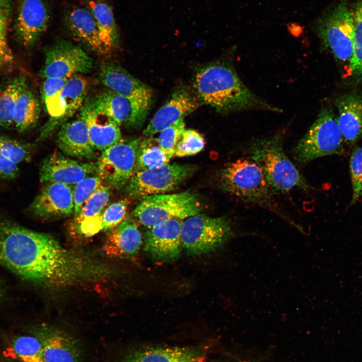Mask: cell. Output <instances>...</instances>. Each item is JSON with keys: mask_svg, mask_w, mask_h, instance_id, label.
<instances>
[{"mask_svg": "<svg viewBox=\"0 0 362 362\" xmlns=\"http://www.w3.org/2000/svg\"><path fill=\"white\" fill-rule=\"evenodd\" d=\"M0 265L25 281L56 289L100 282L114 271L90 253L66 248L1 214Z\"/></svg>", "mask_w": 362, "mask_h": 362, "instance_id": "6da1fadb", "label": "cell"}, {"mask_svg": "<svg viewBox=\"0 0 362 362\" xmlns=\"http://www.w3.org/2000/svg\"><path fill=\"white\" fill-rule=\"evenodd\" d=\"M194 87L200 101L221 113L254 109L282 112L252 92L226 62L216 61L198 69Z\"/></svg>", "mask_w": 362, "mask_h": 362, "instance_id": "7a4b0ae2", "label": "cell"}, {"mask_svg": "<svg viewBox=\"0 0 362 362\" xmlns=\"http://www.w3.org/2000/svg\"><path fill=\"white\" fill-rule=\"evenodd\" d=\"M283 141L282 133L254 141L248 148L249 158L261 168L274 193H289L296 188L309 190V185L285 153Z\"/></svg>", "mask_w": 362, "mask_h": 362, "instance_id": "3957f363", "label": "cell"}, {"mask_svg": "<svg viewBox=\"0 0 362 362\" xmlns=\"http://www.w3.org/2000/svg\"><path fill=\"white\" fill-rule=\"evenodd\" d=\"M221 188L242 200L274 209L273 192L260 166L251 159L241 158L220 171Z\"/></svg>", "mask_w": 362, "mask_h": 362, "instance_id": "277c9868", "label": "cell"}, {"mask_svg": "<svg viewBox=\"0 0 362 362\" xmlns=\"http://www.w3.org/2000/svg\"><path fill=\"white\" fill-rule=\"evenodd\" d=\"M344 142L332 110L323 108L292 149V154L299 163L305 164L319 157L343 154Z\"/></svg>", "mask_w": 362, "mask_h": 362, "instance_id": "5b68a950", "label": "cell"}, {"mask_svg": "<svg viewBox=\"0 0 362 362\" xmlns=\"http://www.w3.org/2000/svg\"><path fill=\"white\" fill-rule=\"evenodd\" d=\"M322 46L347 69L353 55L354 22L346 0L326 13L315 25Z\"/></svg>", "mask_w": 362, "mask_h": 362, "instance_id": "8992f818", "label": "cell"}, {"mask_svg": "<svg viewBox=\"0 0 362 362\" xmlns=\"http://www.w3.org/2000/svg\"><path fill=\"white\" fill-rule=\"evenodd\" d=\"M202 210L203 206L197 195L188 191L141 198L132 215L149 228L170 219H186L200 213Z\"/></svg>", "mask_w": 362, "mask_h": 362, "instance_id": "52a82bcc", "label": "cell"}, {"mask_svg": "<svg viewBox=\"0 0 362 362\" xmlns=\"http://www.w3.org/2000/svg\"><path fill=\"white\" fill-rule=\"evenodd\" d=\"M233 233L230 222L225 217H211L199 213L183 221L182 245L189 254L201 255L221 247Z\"/></svg>", "mask_w": 362, "mask_h": 362, "instance_id": "ba28073f", "label": "cell"}, {"mask_svg": "<svg viewBox=\"0 0 362 362\" xmlns=\"http://www.w3.org/2000/svg\"><path fill=\"white\" fill-rule=\"evenodd\" d=\"M196 169L192 164L174 163L138 171L125 187V193L132 199L163 194L178 188Z\"/></svg>", "mask_w": 362, "mask_h": 362, "instance_id": "9c48e42d", "label": "cell"}, {"mask_svg": "<svg viewBox=\"0 0 362 362\" xmlns=\"http://www.w3.org/2000/svg\"><path fill=\"white\" fill-rule=\"evenodd\" d=\"M88 88L87 80L80 74L69 77L62 90L44 103L49 118L36 140L46 139L81 108Z\"/></svg>", "mask_w": 362, "mask_h": 362, "instance_id": "30bf717a", "label": "cell"}, {"mask_svg": "<svg viewBox=\"0 0 362 362\" xmlns=\"http://www.w3.org/2000/svg\"><path fill=\"white\" fill-rule=\"evenodd\" d=\"M141 138H122L103 151L96 162L97 174L109 186L124 188L134 172L137 152Z\"/></svg>", "mask_w": 362, "mask_h": 362, "instance_id": "8fae6325", "label": "cell"}, {"mask_svg": "<svg viewBox=\"0 0 362 362\" xmlns=\"http://www.w3.org/2000/svg\"><path fill=\"white\" fill-rule=\"evenodd\" d=\"M40 76L66 77L87 73L93 67L91 57L79 46L65 40L57 41L45 52Z\"/></svg>", "mask_w": 362, "mask_h": 362, "instance_id": "7c38bea8", "label": "cell"}, {"mask_svg": "<svg viewBox=\"0 0 362 362\" xmlns=\"http://www.w3.org/2000/svg\"><path fill=\"white\" fill-rule=\"evenodd\" d=\"M30 333L41 342L44 362H81L82 350L80 344L66 331L42 324L32 327Z\"/></svg>", "mask_w": 362, "mask_h": 362, "instance_id": "4fadbf2b", "label": "cell"}, {"mask_svg": "<svg viewBox=\"0 0 362 362\" xmlns=\"http://www.w3.org/2000/svg\"><path fill=\"white\" fill-rule=\"evenodd\" d=\"M28 209L34 216L44 220L73 216V186L45 183Z\"/></svg>", "mask_w": 362, "mask_h": 362, "instance_id": "5bb4252c", "label": "cell"}, {"mask_svg": "<svg viewBox=\"0 0 362 362\" xmlns=\"http://www.w3.org/2000/svg\"><path fill=\"white\" fill-rule=\"evenodd\" d=\"M39 174L42 183L74 186L87 177L97 174V166L96 163L81 162L62 152H55L42 162Z\"/></svg>", "mask_w": 362, "mask_h": 362, "instance_id": "9a60e30c", "label": "cell"}, {"mask_svg": "<svg viewBox=\"0 0 362 362\" xmlns=\"http://www.w3.org/2000/svg\"><path fill=\"white\" fill-rule=\"evenodd\" d=\"M92 98L120 127L129 128L142 126L151 106V104L136 102L108 88Z\"/></svg>", "mask_w": 362, "mask_h": 362, "instance_id": "2e32d148", "label": "cell"}, {"mask_svg": "<svg viewBox=\"0 0 362 362\" xmlns=\"http://www.w3.org/2000/svg\"><path fill=\"white\" fill-rule=\"evenodd\" d=\"M79 117L85 123L90 143L96 151L102 152L122 139L120 126L94 102L86 97L79 110Z\"/></svg>", "mask_w": 362, "mask_h": 362, "instance_id": "e0dca14e", "label": "cell"}, {"mask_svg": "<svg viewBox=\"0 0 362 362\" xmlns=\"http://www.w3.org/2000/svg\"><path fill=\"white\" fill-rule=\"evenodd\" d=\"M182 220L170 219L148 228L145 235V250L153 259L167 261L181 252Z\"/></svg>", "mask_w": 362, "mask_h": 362, "instance_id": "ac0fdd59", "label": "cell"}, {"mask_svg": "<svg viewBox=\"0 0 362 362\" xmlns=\"http://www.w3.org/2000/svg\"><path fill=\"white\" fill-rule=\"evenodd\" d=\"M49 19L43 0H19L14 26L21 43L26 47L33 45L47 29Z\"/></svg>", "mask_w": 362, "mask_h": 362, "instance_id": "d6986e66", "label": "cell"}, {"mask_svg": "<svg viewBox=\"0 0 362 362\" xmlns=\"http://www.w3.org/2000/svg\"><path fill=\"white\" fill-rule=\"evenodd\" d=\"M100 77L107 88L136 102L151 104L152 89L120 65L110 62L100 67Z\"/></svg>", "mask_w": 362, "mask_h": 362, "instance_id": "ffe728a7", "label": "cell"}, {"mask_svg": "<svg viewBox=\"0 0 362 362\" xmlns=\"http://www.w3.org/2000/svg\"><path fill=\"white\" fill-rule=\"evenodd\" d=\"M198 106L197 98L188 90L185 88L178 89L156 112L143 130V134L149 137L160 132L194 111Z\"/></svg>", "mask_w": 362, "mask_h": 362, "instance_id": "44dd1931", "label": "cell"}, {"mask_svg": "<svg viewBox=\"0 0 362 362\" xmlns=\"http://www.w3.org/2000/svg\"><path fill=\"white\" fill-rule=\"evenodd\" d=\"M142 243L136 220L132 215L127 214L120 224L109 231L104 250L110 257H131L138 253Z\"/></svg>", "mask_w": 362, "mask_h": 362, "instance_id": "7402d4cb", "label": "cell"}, {"mask_svg": "<svg viewBox=\"0 0 362 362\" xmlns=\"http://www.w3.org/2000/svg\"><path fill=\"white\" fill-rule=\"evenodd\" d=\"M56 142L61 152L67 156L88 160L97 156L90 143L86 124L80 117L60 127Z\"/></svg>", "mask_w": 362, "mask_h": 362, "instance_id": "603a6c76", "label": "cell"}, {"mask_svg": "<svg viewBox=\"0 0 362 362\" xmlns=\"http://www.w3.org/2000/svg\"><path fill=\"white\" fill-rule=\"evenodd\" d=\"M110 188L107 185L100 186L73 216L72 228L75 232L84 237L98 233V229L102 227V213L110 198Z\"/></svg>", "mask_w": 362, "mask_h": 362, "instance_id": "cb8c5ba5", "label": "cell"}, {"mask_svg": "<svg viewBox=\"0 0 362 362\" xmlns=\"http://www.w3.org/2000/svg\"><path fill=\"white\" fill-rule=\"evenodd\" d=\"M120 362H205V356L195 348L150 347L130 351Z\"/></svg>", "mask_w": 362, "mask_h": 362, "instance_id": "d4e9b609", "label": "cell"}, {"mask_svg": "<svg viewBox=\"0 0 362 362\" xmlns=\"http://www.w3.org/2000/svg\"><path fill=\"white\" fill-rule=\"evenodd\" d=\"M65 24L74 38L100 55L107 52L100 39L95 19L89 9L75 7L66 13Z\"/></svg>", "mask_w": 362, "mask_h": 362, "instance_id": "484cf974", "label": "cell"}, {"mask_svg": "<svg viewBox=\"0 0 362 362\" xmlns=\"http://www.w3.org/2000/svg\"><path fill=\"white\" fill-rule=\"evenodd\" d=\"M336 118L344 142L353 145L362 139V98L346 94L336 101Z\"/></svg>", "mask_w": 362, "mask_h": 362, "instance_id": "4316f807", "label": "cell"}, {"mask_svg": "<svg viewBox=\"0 0 362 362\" xmlns=\"http://www.w3.org/2000/svg\"><path fill=\"white\" fill-rule=\"evenodd\" d=\"M86 5L95 19L100 39L108 54L117 47L119 42V32L112 9L101 1H87Z\"/></svg>", "mask_w": 362, "mask_h": 362, "instance_id": "83f0119b", "label": "cell"}, {"mask_svg": "<svg viewBox=\"0 0 362 362\" xmlns=\"http://www.w3.org/2000/svg\"><path fill=\"white\" fill-rule=\"evenodd\" d=\"M39 102L27 85L20 93L13 113V126L20 132L33 128L39 118Z\"/></svg>", "mask_w": 362, "mask_h": 362, "instance_id": "f1b7e54d", "label": "cell"}, {"mask_svg": "<svg viewBox=\"0 0 362 362\" xmlns=\"http://www.w3.org/2000/svg\"><path fill=\"white\" fill-rule=\"evenodd\" d=\"M172 157L160 147L157 139L152 136L141 139L137 149L134 173L166 165Z\"/></svg>", "mask_w": 362, "mask_h": 362, "instance_id": "f546056e", "label": "cell"}, {"mask_svg": "<svg viewBox=\"0 0 362 362\" xmlns=\"http://www.w3.org/2000/svg\"><path fill=\"white\" fill-rule=\"evenodd\" d=\"M23 76L16 77L0 90V126L9 128L13 126V113L21 92L27 86Z\"/></svg>", "mask_w": 362, "mask_h": 362, "instance_id": "4dcf8cb0", "label": "cell"}, {"mask_svg": "<svg viewBox=\"0 0 362 362\" xmlns=\"http://www.w3.org/2000/svg\"><path fill=\"white\" fill-rule=\"evenodd\" d=\"M13 11V0H0V72L10 67L14 60L8 38Z\"/></svg>", "mask_w": 362, "mask_h": 362, "instance_id": "1f68e13d", "label": "cell"}, {"mask_svg": "<svg viewBox=\"0 0 362 362\" xmlns=\"http://www.w3.org/2000/svg\"><path fill=\"white\" fill-rule=\"evenodd\" d=\"M350 10L354 22V39L353 55L347 70L362 80V0H356Z\"/></svg>", "mask_w": 362, "mask_h": 362, "instance_id": "d6a6232c", "label": "cell"}, {"mask_svg": "<svg viewBox=\"0 0 362 362\" xmlns=\"http://www.w3.org/2000/svg\"><path fill=\"white\" fill-rule=\"evenodd\" d=\"M30 333L16 337L13 340V350L21 362H44L41 342Z\"/></svg>", "mask_w": 362, "mask_h": 362, "instance_id": "836d02e7", "label": "cell"}, {"mask_svg": "<svg viewBox=\"0 0 362 362\" xmlns=\"http://www.w3.org/2000/svg\"><path fill=\"white\" fill-rule=\"evenodd\" d=\"M32 150V146L29 143L0 135V154L16 165L28 161Z\"/></svg>", "mask_w": 362, "mask_h": 362, "instance_id": "e575fe53", "label": "cell"}, {"mask_svg": "<svg viewBox=\"0 0 362 362\" xmlns=\"http://www.w3.org/2000/svg\"><path fill=\"white\" fill-rule=\"evenodd\" d=\"M205 145V139L201 134L195 130H185L175 146L173 156L195 155L202 150Z\"/></svg>", "mask_w": 362, "mask_h": 362, "instance_id": "d590c367", "label": "cell"}, {"mask_svg": "<svg viewBox=\"0 0 362 362\" xmlns=\"http://www.w3.org/2000/svg\"><path fill=\"white\" fill-rule=\"evenodd\" d=\"M102 185V180L96 174L87 177L73 186V216L78 213L85 202Z\"/></svg>", "mask_w": 362, "mask_h": 362, "instance_id": "8d00e7d4", "label": "cell"}, {"mask_svg": "<svg viewBox=\"0 0 362 362\" xmlns=\"http://www.w3.org/2000/svg\"><path fill=\"white\" fill-rule=\"evenodd\" d=\"M129 200L123 199L107 206L101 215L102 231H109L126 217Z\"/></svg>", "mask_w": 362, "mask_h": 362, "instance_id": "74e56055", "label": "cell"}, {"mask_svg": "<svg viewBox=\"0 0 362 362\" xmlns=\"http://www.w3.org/2000/svg\"><path fill=\"white\" fill-rule=\"evenodd\" d=\"M350 173L352 195L351 205L362 195V147H355L350 155Z\"/></svg>", "mask_w": 362, "mask_h": 362, "instance_id": "f35d334b", "label": "cell"}, {"mask_svg": "<svg viewBox=\"0 0 362 362\" xmlns=\"http://www.w3.org/2000/svg\"><path fill=\"white\" fill-rule=\"evenodd\" d=\"M185 130V123L182 118L160 132L157 139L159 145L165 152L173 156L175 146Z\"/></svg>", "mask_w": 362, "mask_h": 362, "instance_id": "ab89813d", "label": "cell"}, {"mask_svg": "<svg viewBox=\"0 0 362 362\" xmlns=\"http://www.w3.org/2000/svg\"><path fill=\"white\" fill-rule=\"evenodd\" d=\"M68 78L66 77L44 78L41 88V98L43 103L61 93Z\"/></svg>", "mask_w": 362, "mask_h": 362, "instance_id": "60d3db41", "label": "cell"}, {"mask_svg": "<svg viewBox=\"0 0 362 362\" xmlns=\"http://www.w3.org/2000/svg\"><path fill=\"white\" fill-rule=\"evenodd\" d=\"M19 173L18 165L7 160L0 154V179L14 180L19 176Z\"/></svg>", "mask_w": 362, "mask_h": 362, "instance_id": "b9f144b4", "label": "cell"}, {"mask_svg": "<svg viewBox=\"0 0 362 362\" xmlns=\"http://www.w3.org/2000/svg\"><path fill=\"white\" fill-rule=\"evenodd\" d=\"M4 289L3 285V283L0 279V298L3 296L4 294Z\"/></svg>", "mask_w": 362, "mask_h": 362, "instance_id": "7bdbcfd3", "label": "cell"}]
</instances>
